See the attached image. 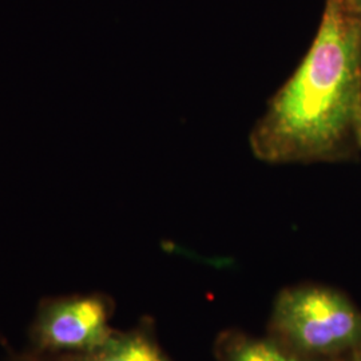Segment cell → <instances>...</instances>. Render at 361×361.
I'll return each mask as SVG.
<instances>
[{
	"instance_id": "cell-4",
	"label": "cell",
	"mask_w": 361,
	"mask_h": 361,
	"mask_svg": "<svg viewBox=\"0 0 361 361\" xmlns=\"http://www.w3.org/2000/svg\"><path fill=\"white\" fill-rule=\"evenodd\" d=\"M83 361H170L149 336L140 332L111 335Z\"/></svg>"
},
{
	"instance_id": "cell-6",
	"label": "cell",
	"mask_w": 361,
	"mask_h": 361,
	"mask_svg": "<svg viewBox=\"0 0 361 361\" xmlns=\"http://www.w3.org/2000/svg\"><path fill=\"white\" fill-rule=\"evenodd\" d=\"M348 3L353 10L361 13V0H348Z\"/></svg>"
},
{
	"instance_id": "cell-1",
	"label": "cell",
	"mask_w": 361,
	"mask_h": 361,
	"mask_svg": "<svg viewBox=\"0 0 361 361\" xmlns=\"http://www.w3.org/2000/svg\"><path fill=\"white\" fill-rule=\"evenodd\" d=\"M268 164L347 162L361 154V13L325 0L317 34L250 131Z\"/></svg>"
},
{
	"instance_id": "cell-2",
	"label": "cell",
	"mask_w": 361,
	"mask_h": 361,
	"mask_svg": "<svg viewBox=\"0 0 361 361\" xmlns=\"http://www.w3.org/2000/svg\"><path fill=\"white\" fill-rule=\"evenodd\" d=\"M273 323L293 347L310 355L335 353L361 341L360 312L323 286L285 290L274 305Z\"/></svg>"
},
{
	"instance_id": "cell-5",
	"label": "cell",
	"mask_w": 361,
	"mask_h": 361,
	"mask_svg": "<svg viewBox=\"0 0 361 361\" xmlns=\"http://www.w3.org/2000/svg\"><path fill=\"white\" fill-rule=\"evenodd\" d=\"M228 361H302L269 340H245L229 352Z\"/></svg>"
},
{
	"instance_id": "cell-3",
	"label": "cell",
	"mask_w": 361,
	"mask_h": 361,
	"mask_svg": "<svg viewBox=\"0 0 361 361\" xmlns=\"http://www.w3.org/2000/svg\"><path fill=\"white\" fill-rule=\"evenodd\" d=\"M113 335L109 310L101 297L83 296L52 302L35 326L38 347L49 352H79L83 356Z\"/></svg>"
}]
</instances>
